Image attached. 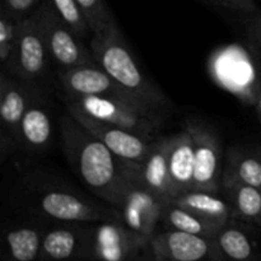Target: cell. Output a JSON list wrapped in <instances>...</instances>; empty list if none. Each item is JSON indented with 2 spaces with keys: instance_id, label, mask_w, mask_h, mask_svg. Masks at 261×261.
Wrapping results in <instances>:
<instances>
[{
  "instance_id": "6",
  "label": "cell",
  "mask_w": 261,
  "mask_h": 261,
  "mask_svg": "<svg viewBox=\"0 0 261 261\" xmlns=\"http://www.w3.org/2000/svg\"><path fill=\"white\" fill-rule=\"evenodd\" d=\"M51 59L35 14L22 19L17 48L8 71L15 78L47 88L55 83V76L51 75Z\"/></svg>"
},
{
  "instance_id": "11",
  "label": "cell",
  "mask_w": 261,
  "mask_h": 261,
  "mask_svg": "<svg viewBox=\"0 0 261 261\" xmlns=\"http://www.w3.org/2000/svg\"><path fill=\"white\" fill-rule=\"evenodd\" d=\"M54 84L60 93L70 96L112 97L140 103L129 92L120 87L97 63L56 70Z\"/></svg>"
},
{
  "instance_id": "30",
  "label": "cell",
  "mask_w": 261,
  "mask_h": 261,
  "mask_svg": "<svg viewBox=\"0 0 261 261\" xmlns=\"http://www.w3.org/2000/svg\"><path fill=\"white\" fill-rule=\"evenodd\" d=\"M255 107H256V114H257V117H259L260 124H261V83H260L259 88H257L256 97H255Z\"/></svg>"
},
{
  "instance_id": "9",
  "label": "cell",
  "mask_w": 261,
  "mask_h": 261,
  "mask_svg": "<svg viewBox=\"0 0 261 261\" xmlns=\"http://www.w3.org/2000/svg\"><path fill=\"white\" fill-rule=\"evenodd\" d=\"M64 106L70 116H73L84 129L88 130L97 139L101 140L122 162L134 166V167H139L140 163L144 161L145 155L149 152L152 142L129 130L94 119L70 105H64Z\"/></svg>"
},
{
  "instance_id": "18",
  "label": "cell",
  "mask_w": 261,
  "mask_h": 261,
  "mask_svg": "<svg viewBox=\"0 0 261 261\" xmlns=\"http://www.w3.org/2000/svg\"><path fill=\"white\" fill-rule=\"evenodd\" d=\"M255 224L228 219L214 237L226 261H261V247Z\"/></svg>"
},
{
  "instance_id": "23",
  "label": "cell",
  "mask_w": 261,
  "mask_h": 261,
  "mask_svg": "<svg viewBox=\"0 0 261 261\" xmlns=\"http://www.w3.org/2000/svg\"><path fill=\"white\" fill-rule=\"evenodd\" d=\"M160 226H162L163 229L186 232V233L198 234V236L208 237V239H214L219 229L222 228V226L200 218L172 200L167 201L163 205Z\"/></svg>"
},
{
  "instance_id": "15",
  "label": "cell",
  "mask_w": 261,
  "mask_h": 261,
  "mask_svg": "<svg viewBox=\"0 0 261 261\" xmlns=\"http://www.w3.org/2000/svg\"><path fill=\"white\" fill-rule=\"evenodd\" d=\"M50 223L30 216L5 224L2 234L3 261H40L43 236Z\"/></svg>"
},
{
  "instance_id": "21",
  "label": "cell",
  "mask_w": 261,
  "mask_h": 261,
  "mask_svg": "<svg viewBox=\"0 0 261 261\" xmlns=\"http://www.w3.org/2000/svg\"><path fill=\"white\" fill-rule=\"evenodd\" d=\"M171 200L200 218L218 226H223L228 219L232 218L231 208L222 193L193 189Z\"/></svg>"
},
{
  "instance_id": "19",
  "label": "cell",
  "mask_w": 261,
  "mask_h": 261,
  "mask_svg": "<svg viewBox=\"0 0 261 261\" xmlns=\"http://www.w3.org/2000/svg\"><path fill=\"white\" fill-rule=\"evenodd\" d=\"M168 170L172 199L193 190L195 177V153L194 140L189 127H184L172 135L168 152Z\"/></svg>"
},
{
  "instance_id": "27",
  "label": "cell",
  "mask_w": 261,
  "mask_h": 261,
  "mask_svg": "<svg viewBox=\"0 0 261 261\" xmlns=\"http://www.w3.org/2000/svg\"><path fill=\"white\" fill-rule=\"evenodd\" d=\"M45 0H0V10L19 19L35 14Z\"/></svg>"
},
{
  "instance_id": "24",
  "label": "cell",
  "mask_w": 261,
  "mask_h": 261,
  "mask_svg": "<svg viewBox=\"0 0 261 261\" xmlns=\"http://www.w3.org/2000/svg\"><path fill=\"white\" fill-rule=\"evenodd\" d=\"M58 17L71 28L82 40L91 38L92 31L86 14L76 0H46Z\"/></svg>"
},
{
  "instance_id": "2",
  "label": "cell",
  "mask_w": 261,
  "mask_h": 261,
  "mask_svg": "<svg viewBox=\"0 0 261 261\" xmlns=\"http://www.w3.org/2000/svg\"><path fill=\"white\" fill-rule=\"evenodd\" d=\"M14 195L28 216L48 222L96 223L120 219L115 206L93 200L66 181L41 171L19 178Z\"/></svg>"
},
{
  "instance_id": "17",
  "label": "cell",
  "mask_w": 261,
  "mask_h": 261,
  "mask_svg": "<svg viewBox=\"0 0 261 261\" xmlns=\"http://www.w3.org/2000/svg\"><path fill=\"white\" fill-rule=\"evenodd\" d=\"M172 135H160L152 142L149 152L135 171L138 181L165 203L172 199L168 170V152Z\"/></svg>"
},
{
  "instance_id": "4",
  "label": "cell",
  "mask_w": 261,
  "mask_h": 261,
  "mask_svg": "<svg viewBox=\"0 0 261 261\" xmlns=\"http://www.w3.org/2000/svg\"><path fill=\"white\" fill-rule=\"evenodd\" d=\"M64 105L82 110L89 116L122 127L153 142L161 135L166 115L137 102L102 96H70L60 93Z\"/></svg>"
},
{
  "instance_id": "5",
  "label": "cell",
  "mask_w": 261,
  "mask_h": 261,
  "mask_svg": "<svg viewBox=\"0 0 261 261\" xmlns=\"http://www.w3.org/2000/svg\"><path fill=\"white\" fill-rule=\"evenodd\" d=\"M87 261H154L152 240L129 229L120 219L91 223Z\"/></svg>"
},
{
  "instance_id": "12",
  "label": "cell",
  "mask_w": 261,
  "mask_h": 261,
  "mask_svg": "<svg viewBox=\"0 0 261 261\" xmlns=\"http://www.w3.org/2000/svg\"><path fill=\"white\" fill-rule=\"evenodd\" d=\"M137 171V170H135ZM135 171L119 208L120 221L129 229L152 240L160 226L165 201L138 181Z\"/></svg>"
},
{
  "instance_id": "1",
  "label": "cell",
  "mask_w": 261,
  "mask_h": 261,
  "mask_svg": "<svg viewBox=\"0 0 261 261\" xmlns=\"http://www.w3.org/2000/svg\"><path fill=\"white\" fill-rule=\"evenodd\" d=\"M60 134L74 172L99 200L119 208L138 167L122 162L68 112L60 119Z\"/></svg>"
},
{
  "instance_id": "7",
  "label": "cell",
  "mask_w": 261,
  "mask_h": 261,
  "mask_svg": "<svg viewBox=\"0 0 261 261\" xmlns=\"http://www.w3.org/2000/svg\"><path fill=\"white\" fill-rule=\"evenodd\" d=\"M36 17L51 63L55 65V71L96 63L91 48L87 47L84 40L58 17L46 0L36 12Z\"/></svg>"
},
{
  "instance_id": "25",
  "label": "cell",
  "mask_w": 261,
  "mask_h": 261,
  "mask_svg": "<svg viewBox=\"0 0 261 261\" xmlns=\"http://www.w3.org/2000/svg\"><path fill=\"white\" fill-rule=\"evenodd\" d=\"M22 19L0 10V64L2 71H8L17 48Z\"/></svg>"
},
{
  "instance_id": "16",
  "label": "cell",
  "mask_w": 261,
  "mask_h": 261,
  "mask_svg": "<svg viewBox=\"0 0 261 261\" xmlns=\"http://www.w3.org/2000/svg\"><path fill=\"white\" fill-rule=\"evenodd\" d=\"M47 88H37L20 122L19 150L28 155L46 153L53 142V115L47 101Z\"/></svg>"
},
{
  "instance_id": "14",
  "label": "cell",
  "mask_w": 261,
  "mask_h": 261,
  "mask_svg": "<svg viewBox=\"0 0 261 261\" xmlns=\"http://www.w3.org/2000/svg\"><path fill=\"white\" fill-rule=\"evenodd\" d=\"M91 223L51 222L45 232L40 261H87Z\"/></svg>"
},
{
  "instance_id": "3",
  "label": "cell",
  "mask_w": 261,
  "mask_h": 261,
  "mask_svg": "<svg viewBox=\"0 0 261 261\" xmlns=\"http://www.w3.org/2000/svg\"><path fill=\"white\" fill-rule=\"evenodd\" d=\"M89 48L94 61L140 103L163 115L172 111L170 98L138 64L116 19L92 33Z\"/></svg>"
},
{
  "instance_id": "20",
  "label": "cell",
  "mask_w": 261,
  "mask_h": 261,
  "mask_svg": "<svg viewBox=\"0 0 261 261\" xmlns=\"http://www.w3.org/2000/svg\"><path fill=\"white\" fill-rule=\"evenodd\" d=\"M223 184H242L261 189V150L231 148L223 167Z\"/></svg>"
},
{
  "instance_id": "22",
  "label": "cell",
  "mask_w": 261,
  "mask_h": 261,
  "mask_svg": "<svg viewBox=\"0 0 261 261\" xmlns=\"http://www.w3.org/2000/svg\"><path fill=\"white\" fill-rule=\"evenodd\" d=\"M226 198L233 219L261 227V189L242 184H223Z\"/></svg>"
},
{
  "instance_id": "10",
  "label": "cell",
  "mask_w": 261,
  "mask_h": 261,
  "mask_svg": "<svg viewBox=\"0 0 261 261\" xmlns=\"http://www.w3.org/2000/svg\"><path fill=\"white\" fill-rule=\"evenodd\" d=\"M184 124L189 127L194 140L195 153V177L194 189L222 193V147L217 133L205 122L188 120Z\"/></svg>"
},
{
  "instance_id": "29",
  "label": "cell",
  "mask_w": 261,
  "mask_h": 261,
  "mask_svg": "<svg viewBox=\"0 0 261 261\" xmlns=\"http://www.w3.org/2000/svg\"><path fill=\"white\" fill-rule=\"evenodd\" d=\"M247 32H249L250 38L254 41L255 45L260 48L261 51V14L251 18L247 24Z\"/></svg>"
},
{
  "instance_id": "26",
  "label": "cell",
  "mask_w": 261,
  "mask_h": 261,
  "mask_svg": "<svg viewBox=\"0 0 261 261\" xmlns=\"http://www.w3.org/2000/svg\"><path fill=\"white\" fill-rule=\"evenodd\" d=\"M86 14L92 33L115 19L106 0H76Z\"/></svg>"
},
{
  "instance_id": "8",
  "label": "cell",
  "mask_w": 261,
  "mask_h": 261,
  "mask_svg": "<svg viewBox=\"0 0 261 261\" xmlns=\"http://www.w3.org/2000/svg\"><path fill=\"white\" fill-rule=\"evenodd\" d=\"M37 86L0 73V150L2 160L19 150V129ZM42 88V87H41Z\"/></svg>"
},
{
  "instance_id": "28",
  "label": "cell",
  "mask_w": 261,
  "mask_h": 261,
  "mask_svg": "<svg viewBox=\"0 0 261 261\" xmlns=\"http://www.w3.org/2000/svg\"><path fill=\"white\" fill-rule=\"evenodd\" d=\"M217 5L232 10L234 13H242V14H249L255 9V5L252 0H209Z\"/></svg>"
},
{
  "instance_id": "13",
  "label": "cell",
  "mask_w": 261,
  "mask_h": 261,
  "mask_svg": "<svg viewBox=\"0 0 261 261\" xmlns=\"http://www.w3.org/2000/svg\"><path fill=\"white\" fill-rule=\"evenodd\" d=\"M154 261H226L216 240L162 229L152 239Z\"/></svg>"
}]
</instances>
